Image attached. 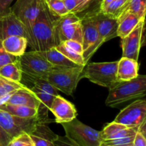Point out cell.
<instances>
[{
  "instance_id": "f1b7e54d",
  "label": "cell",
  "mask_w": 146,
  "mask_h": 146,
  "mask_svg": "<svg viewBox=\"0 0 146 146\" xmlns=\"http://www.w3.org/2000/svg\"><path fill=\"white\" fill-rule=\"evenodd\" d=\"M24 86L21 83H16L10 80L6 79L0 76V96L13 92L19 88H22Z\"/></svg>"
},
{
  "instance_id": "3957f363",
  "label": "cell",
  "mask_w": 146,
  "mask_h": 146,
  "mask_svg": "<svg viewBox=\"0 0 146 146\" xmlns=\"http://www.w3.org/2000/svg\"><path fill=\"white\" fill-rule=\"evenodd\" d=\"M84 66L73 68H55L48 71L44 78L58 91L72 96L78 84L82 78Z\"/></svg>"
},
{
  "instance_id": "7bdbcfd3",
  "label": "cell",
  "mask_w": 146,
  "mask_h": 146,
  "mask_svg": "<svg viewBox=\"0 0 146 146\" xmlns=\"http://www.w3.org/2000/svg\"><path fill=\"white\" fill-rule=\"evenodd\" d=\"M25 146H34V145L33 143H31V144H29V145H27Z\"/></svg>"
},
{
  "instance_id": "e0dca14e",
  "label": "cell",
  "mask_w": 146,
  "mask_h": 146,
  "mask_svg": "<svg viewBox=\"0 0 146 146\" xmlns=\"http://www.w3.org/2000/svg\"><path fill=\"white\" fill-rule=\"evenodd\" d=\"M138 131L137 128H129L118 123L113 121L101 131V136L103 141L107 140H113L116 138L135 135Z\"/></svg>"
},
{
  "instance_id": "5bb4252c",
  "label": "cell",
  "mask_w": 146,
  "mask_h": 146,
  "mask_svg": "<svg viewBox=\"0 0 146 146\" xmlns=\"http://www.w3.org/2000/svg\"><path fill=\"white\" fill-rule=\"evenodd\" d=\"M49 111L54 114L58 123L69 122L77 116L75 106L58 94L54 97Z\"/></svg>"
},
{
  "instance_id": "d6986e66",
  "label": "cell",
  "mask_w": 146,
  "mask_h": 146,
  "mask_svg": "<svg viewBox=\"0 0 146 146\" xmlns=\"http://www.w3.org/2000/svg\"><path fill=\"white\" fill-rule=\"evenodd\" d=\"M81 25L83 34L82 47L84 51L98 40L99 35L91 14H86L81 18Z\"/></svg>"
},
{
  "instance_id": "f546056e",
  "label": "cell",
  "mask_w": 146,
  "mask_h": 146,
  "mask_svg": "<svg viewBox=\"0 0 146 146\" xmlns=\"http://www.w3.org/2000/svg\"><path fill=\"white\" fill-rule=\"evenodd\" d=\"M128 9L138 16L141 19H145L146 0H130Z\"/></svg>"
},
{
  "instance_id": "ac0fdd59",
  "label": "cell",
  "mask_w": 146,
  "mask_h": 146,
  "mask_svg": "<svg viewBox=\"0 0 146 146\" xmlns=\"http://www.w3.org/2000/svg\"><path fill=\"white\" fill-rule=\"evenodd\" d=\"M7 104H12V105L24 106L38 110L40 105V101L30 91L29 88L24 86L22 88L17 90L12 94Z\"/></svg>"
},
{
  "instance_id": "9c48e42d",
  "label": "cell",
  "mask_w": 146,
  "mask_h": 146,
  "mask_svg": "<svg viewBox=\"0 0 146 146\" xmlns=\"http://www.w3.org/2000/svg\"><path fill=\"white\" fill-rule=\"evenodd\" d=\"M38 118H20L0 109V126L11 138L22 133L29 134L38 123Z\"/></svg>"
},
{
  "instance_id": "2e32d148",
  "label": "cell",
  "mask_w": 146,
  "mask_h": 146,
  "mask_svg": "<svg viewBox=\"0 0 146 146\" xmlns=\"http://www.w3.org/2000/svg\"><path fill=\"white\" fill-rule=\"evenodd\" d=\"M139 64L138 61L122 57L118 61L116 77L118 81H127L138 76Z\"/></svg>"
},
{
  "instance_id": "e575fe53",
  "label": "cell",
  "mask_w": 146,
  "mask_h": 146,
  "mask_svg": "<svg viewBox=\"0 0 146 146\" xmlns=\"http://www.w3.org/2000/svg\"><path fill=\"white\" fill-rule=\"evenodd\" d=\"M64 43L66 46L71 48L73 51H76V53L80 54H82L83 53V47L81 43L78 42V41H75V40H67L65 41Z\"/></svg>"
},
{
  "instance_id": "8992f818",
  "label": "cell",
  "mask_w": 146,
  "mask_h": 146,
  "mask_svg": "<svg viewBox=\"0 0 146 146\" xmlns=\"http://www.w3.org/2000/svg\"><path fill=\"white\" fill-rule=\"evenodd\" d=\"M117 65L118 61L89 63L84 66L81 77L97 85L109 88L118 81Z\"/></svg>"
},
{
  "instance_id": "4fadbf2b",
  "label": "cell",
  "mask_w": 146,
  "mask_h": 146,
  "mask_svg": "<svg viewBox=\"0 0 146 146\" xmlns=\"http://www.w3.org/2000/svg\"><path fill=\"white\" fill-rule=\"evenodd\" d=\"M91 14L96 27L98 35L105 42L118 36L117 30L118 24L117 19L113 18L101 11L91 13Z\"/></svg>"
},
{
  "instance_id": "4316f807",
  "label": "cell",
  "mask_w": 146,
  "mask_h": 146,
  "mask_svg": "<svg viewBox=\"0 0 146 146\" xmlns=\"http://www.w3.org/2000/svg\"><path fill=\"white\" fill-rule=\"evenodd\" d=\"M49 12L55 17L67 14L68 11L64 5V0H44Z\"/></svg>"
},
{
  "instance_id": "b9f144b4",
  "label": "cell",
  "mask_w": 146,
  "mask_h": 146,
  "mask_svg": "<svg viewBox=\"0 0 146 146\" xmlns=\"http://www.w3.org/2000/svg\"><path fill=\"white\" fill-rule=\"evenodd\" d=\"M100 146H108V145H107L106 144H105L104 142H102V143H101V145H100Z\"/></svg>"
},
{
  "instance_id": "1f68e13d",
  "label": "cell",
  "mask_w": 146,
  "mask_h": 146,
  "mask_svg": "<svg viewBox=\"0 0 146 146\" xmlns=\"http://www.w3.org/2000/svg\"><path fill=\"white\" fill-rule=\"evenodd\" d=\"M17 57L11 55L4 49L2 45V40H0V68L9 64L16 62Z\"/></svg>"
},
{
  "instance_id": "277c9868",
  "label": "cell",
  "mask_w": 146,
  "mask_h": 146,
  "mask_svg": "<svg viewBox=\"0 0 146 146\" xmlns=\"http://www.w3.org/2000/svg\"><path fill=\"white\" fill-rule=\"evenodd\" d=\"M61 124L66 136L77 146H100L103 142L101 131L83 123L78 118Z\"/></svg>"
},
{
  "instance_id": "ee69618b",
  "label": "cell",
  "mask_w": 146,
  "mask_h": 146,
  "mask_svg": "<svg viewBox=\"0 0 146 146\" xmlns=\"http://www.w3.org/2000/svg\"><path fill=\"white\" fill-rule=\"evenodd\" d=\"M128 146H133V145H128Z\"/></svg>"
},
{
  "instance_id": "44dd1931",
  "label": "cell",
  "mask_w": 146,
  "mask_h": 146,
  "mask_svg": "<svg viewBox=\"0 0 146 146\" xmlns=\"http://www.w3.org/2000/svg\"><path fill=\"white\" fill-rule=\"evenodd\" d=\"M37 53L47 60L50 64H52L55 68H73L80 66L79 65L66 58L55 47H53L46 51H37Z\"/></svg>"
},
{
  "instance_id": "60d3db41",
  "label": "cell",
  "mask_w": 146,
  "mask_h": 146,
  "mask_svg": "<svg viewBox=\"0 0 146 146\" xmlns=\"http://www.w3.org/2000/svg\"><path fill=\"white\" fill-rule=\"evenodd\" d=\"M83 1H85V2H86V3H88V4H91V1H92V0H83Z\"/></svg>"
},
{
  "instance_id": "d4e9b609",
  "label": "cell",
  "mask_w": 146,
  "mask_h": 146,
  "mask_svg": "<svg viewBox=\"0 0 146 146\" xmlns=\"http://www.w3.org/2000/svg\"><path fill=\"white\" fill-rule=\"evenodd\" d=\"M129 3L130 0H114L101 12L113 18L118 19L124 11L128 9Z\"/></svg>"
},
{
  "instance_id": "603a6c76",
  "label": "cell",
  "mask_w": 146,
  "mask_h": 146,
  "mask_svg": "<svg viewBox=\"0 0 146 146\" xmlns=\"http://www.w3.org/2000/svg\"><path fill=\"white\" fill-rule=\"evenodd\" d=\"M0 109L8 112L15 116L20 118H35L37 117V109L31 107L24 106L12 105V104H6L0 106Z\"/></svg>"
},
{
  "instance_id": "7a4b0ae2",
  "label": "cell",
  "mask_w": 146,
  "mask_h": 146,
  "mask_svg": "<svg viewBox=\"0 0 146 146\" xmlns=\"http://www.w3.org/2000/svg\"><path fill=\"white\" fill-rule=\"evenodd\" d=\"M109 89L106 105L115 107L123 103L144 97L146 93V76L139 75L127 81H117Z\"/></svg>"
},
{
  "instance_id": "d6a6232c",
  "label": "cell",
  "mask_w": 146,
  "mask_h": 146,
  "mask_svg": "<svg viewBox=\"0 0 146 146\" xmlns=\"http://www.w3.org/2000/svg\"><path fill=\"white\" fill-rule=\"evenodd\" d=\"M134 137L135 135L113 140H107V141H104L103 142L108 146H128L132 145Z\"/></svg>"
},
{
  "instance_id": "f35d334b",
  "label": "cell",
  "mask_w": 146,
  "mask_h": 146,
  "mask_svg": "<svg viewBox=\"0 0 146 146\" xmlns=\"http://www.w3.org/2000/svg\"><path fill=\"white\" fill-rule=\"evenodd\" d=\"M114 0H102L101 3V6H100V9L99 11H103L110 4H111L112 1H113Z\"/></svg>"
},
{
  "instance_id": "4dcf8cb0",
  "label": "cell",
  "mask_w": 146,
  "mask_h": 146,
  "mask_svg": "<svg viewBox=\"0 0 146 146\" xmlns=\"http://www.w3.org/2000/svg\"><path fill=\"white\" fill-rule=\"evenodd\" d=\"M33 143L29 135L27 133H22L17 136L11 138L7 146H25Z\"/></svg>"
},
{
  "instance_id": "d590c367",
  "label": "cell",
  "mask_w": 146,
  "mask_h": 146,
  "mask_svg": "<svg viewBox=\"0 0 146 146\" xmlns=\"http://www.w3.org/2000/svg\"><path fill=\"white\" fill-rule=\"evenodd\" d=\"M132 145L133 146H146V138L145 135L137 131Z\"/></svg>"
},
{
  "instance_id": "ffe728a7",
  "label": "cell",
  "mask_w": 146,
  "mask_h": 146,
  "mask_svg": "<svg viewBox=\"0 0 146 146\" xmlns=\"http://www.w3.org/2000/svg\"><path fill=\"white\" fill-rule=\"evenodd\" d=\"M117 19L118 24L117 36L121 38H124L128 35L138 25L141 20H142L128 9L124 11Z\"/></svg>"
},
{
  "instance_id": "30bf717a",
  "label": "cell",
  "mask_w": 146,
  "mask_h": 146,
  "mask_svg": "<svg viewBox=\"0 0 146 146\" xmlns=\"http://www.w3.org/2000/svg\"><path fill=\"white\" fill-rule=\"evenodd\" d=\"M145 19H143L128 35L121 38L122 57L138 61L140 50L145 45Z\"/></svg>"
},
{
  "instance_id": "9a60e30c",
  "label": "cell",
  "mask_w": 146,
  "mask_h": 146,
  "mask_svg": "<svg viewBox=\"0 0 146 146\" xmlns=\"http://www.w3.org/2000/svg\"><path fill=\"white\" fill-rule=\"evenodd\" d=\"M29 135L34 146H51L54 140L58 136L50 129L46 123L39 121Z\"/></svg>"
},
{
  "instance_id": "7c38bea8",
  "label": "cell",
  "mask_w": 146,
  "mask_h": 146,
  "mask_svg": "<svg viewBox=\"0 0 146 146\" xmlns=\"http://www.w3.org/2000/svg\"><path fill=\"white\" fill-rule=\"evenodd\" d=\"M11 36H21L28 38L24 24L9 7L0 13V40Z\"/></svg>"
},
{
  "instance_id": "52a82bcc",
  "label": "cell",
  "mask_w": 146,
  "mask_h": 146,
  "mask_svg": "<svg viewBox=\"0 0 146 146\" xmlns=\"http://www.w3.org/2000/svg\"><path fill=\"white\" fill-rule=\"evenodd\" d=\"M44 1V0H17L14 6L10 7L25 27L29 46L31 43L33 25L39 14Z\"/></svg>"
},
{
  "instance_id": "ab89813d",
  "label": "cell",
  "mask_w": 146,
  "mask_h": 146,
  "mask_svg": "<svg viewBox=\"0 0 146 146\" xmlns=\"http://www.w3.org/2000/svg\"><path fill=\"white\" fill-rule=\"evenodd\" d=\"M138 132H140L143 135H146V120L143 121L138 128Z\"/></svg>"
},
{
  "instance_id": "7402d4cb",
  "label": "cell",
  "mask_w": 146,
  "mask_h": 146,
  "mask_svg": "<svg viewBox=\"0 0 146 146\" xmlns=\"http://www.w3.org/2000/svg\"><path fill=\"white\" fill-rule=\"evenodd\" d=\"M2 45L7 52L18 58L26 52L28 41L24 36H11L2 40Z\"/></svg>"
},
{
  "instance_id": "cb8c5ba5",
  "label": "cell",
  "mask_w": 146,
  "mask_h": 146,
  "mask_svg": "<svg viewBox=\"0 0 146 146\" xmlns=\"http://www.w3.org/2000/svg\"><path fill=\"white\" fill-rule=\"evenodd\" d=\"M22 72L17 61L0 68V76L16 83H21L22 80Z\"/></svg>"
},
{
  "instance_id": "83f0119b",
  "label": "cell",
  "mask_w": 146,
  "mask_h": 146,
  "mask_svg": "<svg viewBox=\"0 0 146 146\" xmlns=\"http://www.w3.org/2000/svg\"><path fill=\"white\" fill-rule=\"evenodd\" d=\"M59 52L64 54L66 58L72 61L73 62L76 63V64L79 66H85V63H84V58L82 56V54H80L76 53V51H73L71 48H68V46L65 45L64 43H61L58 45H57L55 47Z\"/></svg>"
},
{
  "instance_id": "74e56055",
  "label": "cell",
  "mask_w": 146,
  "mask_h": 146,
  "mask_svg": "<svg viewBox=\"0 0 146 146\" xmlns=\"http://www.w3.org/2000/svg\"><path fill=\"white\" fill-rule=\"evenodd\" d=\"M14 0H0V13L3 12L10 7V4Z\"/></svg>"
},
{
  "instance_id": "6da1fadb",
  "label": "cell",
  "mask_w": 146,
  "mask_h": 146,
  "mask_svg": "<svg viewBox=\"0 0 146 146\" xmlns=\"http://www.w3.org/2000/svg\"><path fill=\"white\" fill-rule=\"evenodd\" d=\"M55 18L49 12L44 1L31 30L29 46L32 51H46L56 46L54 30Z\"/></svg>"
},
{
  "instance_id": "8d00e7d4",
  "label": "cell",
  "mask_w": 146,
  "mask_h": 146,
  "mask_svg": "<svg viewBox=\"0 0 146 146\" xmlns=\"http://www.w3.org/2000/svg\"><path fill=\"white\" fill-rule=\"evenodd\" d=\"M11 138L0 126V146H7Z\"/></svg>"
},
{
  "instance_id": "ba28073f",
  "label": "cell",
  "mask_w": 146,
  "mask_h": 146,
  "mask_svg": "<svg viewBox=\"0 0 146 146\" xmlns=\"http://www.w3.org/2000/svg\"><path fill=\"white\" fill-rule=\"evenodd\" d=\"M17 61L22 74L43 79L47 73L54 68L36 51L25 52L17 58Z\"/></svg>"
},
{
  "instance_id": "5b68a950",
  "label": "cell",
  "mask_w": 146,
  "mask_h": 146,
  "mask_svg": "<svg viewBox=\"0 0 146 146\" xmlns=\"http://www.w3.org/2000/svg\"><path fill=\"white\" fill-rule=\"evenodd\" d=\"M54 30L56 46L67 40H75L82 44L81 18L76 14L69 12L56 17L54 20Z\"/></svg>"
},
{
  "instance_id": "8fae6325",
  "label": "cell",
  "mask_w": 146,
  "mask_h": 146,
  "mask_svg": "<svg viewBox=\"0 0 146 146\" xmlns=\"http://www.w3.org/2000/svg\"><path fill=\"white\" fill-rule=\"evenodd\" d=\"M145 120H146V101L138 99L121 110L114 121L129 128H138Z\"/></svg>"
},
{
  "instance_id": "484cf974",
  "label": "cell",
  "mask_w": 146,
  "mask_h": 146,
  "mask_svg": "<svg viewBox=\"0 0 146 146\" xmlns=\"http://www.w3.org/2000/svg\"><path fill=\"white\" fill-rule=\"evenodd\" d=\"M24 75H25L26 76V79L32 84V86L36 87V88H39V89L42 90V91H46V92L48 93V94H51V95H58V90H57L56 88H54V87L49 82H48L46 80L43 79V78H37V77L29 76H27L26 75V74H24Z\"/></svg>"
},
{
  "instance_id": "836d02e7",
  "label": "cell",
  "mask_w": 146,
  "mask_h": 146,
  "mask_svg": "<svg viewBox=\"0 0 146 146\" xmlns=\"http://www.w3.org/2000/svg\"><path fill=\"white\" fill-rule=\"evenodd\" d=\"M51 146H77L73 141L66 136H60L58 135L57 138L53 142Z\"/></svg>"
}]
</instances>
